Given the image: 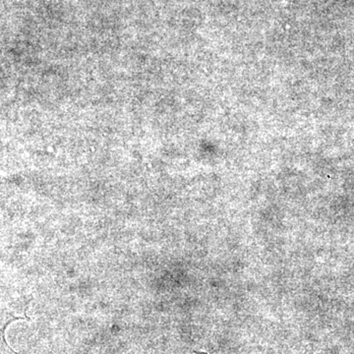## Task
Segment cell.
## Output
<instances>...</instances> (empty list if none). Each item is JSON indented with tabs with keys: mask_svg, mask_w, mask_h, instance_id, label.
I'll return each instance as SVG.
<instances>
[{
	"mask_svg": "<svg viewBox=\"0 0 354 354\" xmlns=\"http://www.w3.org/2000/svg\"><path fill=\"white\" fill-rule=\"evenodd\" d=\"M194 354H207V353H195Z\"/></svg>",
	"mask_w": 354,
	"mask_h": 354,
	"instance_id": "obj_1",
	"label": "cell"
}]
</instances>
